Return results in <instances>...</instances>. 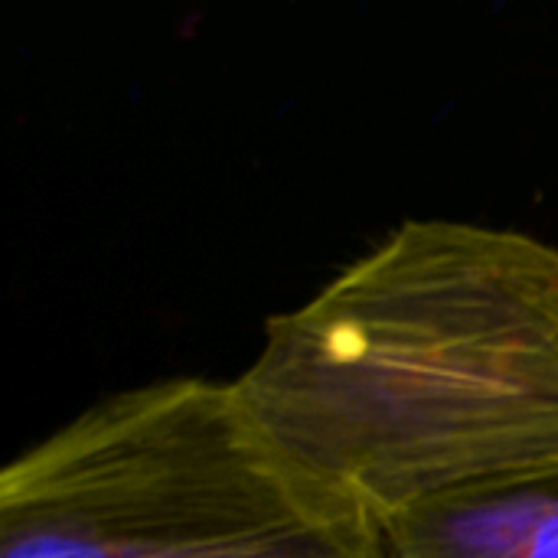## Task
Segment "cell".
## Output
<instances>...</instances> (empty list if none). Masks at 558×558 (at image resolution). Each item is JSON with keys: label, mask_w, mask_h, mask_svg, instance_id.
<instances>
[{"label": "cell", "mask_w": 558, "mask_h": 558, "mask_svg": "<svg viewBox=\"0 0 558 558\" xmlns=\"http://www.w3.org/2000/svg\"><path fill=\"white\" fill-rule=\"evenodd\" d=\"M235 389L307 474L376 520L558 461V245L409 219L265 320Z\"/></svg>", "instance_id": "1"}, {"label": "cell", "mask_w": 558, "mask_h": 558, "mask_svg": "<svg viewBox=\"0 0 558 558\" xmlns=\"http://www.w3.org/2000/svg\"><path fill=\"white\" fill-rule=\"evenodd\" d=\"M0 558H386L376 517L294 464L235 383L114 392L0 474Z\"/></svg>", "instance_id": "2"}, {"label": "cell", "mask_w": 558, "mask_h": 558, "mask_svg": "<svg viewBox=\"0 0 558 558\" xmlns=\"http://www.w3.org/2000/svg\"><path fill=\"white\" fill-rule=\"evenodd\" d=\"M376 523L386 558H558V461Z\"/></svg>", "instance_id": "3"}]
</instances>
